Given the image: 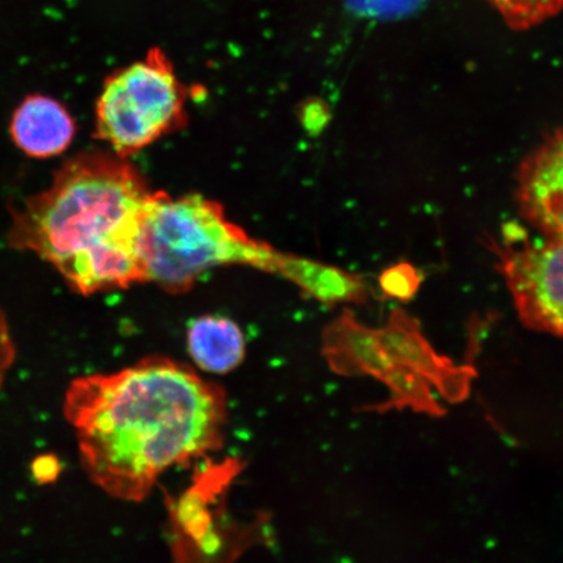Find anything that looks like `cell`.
Here are the masks:
<instances>
[{
    "label": "cell",
    "instance_id": "8",
    "mask_svg": "<svg viewBox=\"0 0 563 563\" xmlns=\"http://www.w3.org/2000/svg\"><path fill=\"white\" fill-rule=\"evenodd\" d=\"M75 131L66 106L44 95L27 96L12 115L13 143L34 158H51L66 152Z\"/></svg>",
    "mask_w": 563,
    "mask_h": 563
},
{
    "label": "cell",
    "instance_id": "7",
    "mask_svg": "<svg viewBox=\"0 0 563 563\" xmlns=\"http://www.w3.org/2000/svg\"><path fill=\"white\" fill-rule=\"evenodd\" d=\"M516 197L531 227L549 241H563V126L520 164Z\"/></svg>",
    "mask_w": 563,
    "mask_h": 563
},
{
    "label": "cell",
    "instance_id": "4",
    "mask_svg": "<svg viewBox=\"0 0 563 563\" xmlns=\"http://www.w3.org/2000/svg\"><path fill=\"white\" fill-rule=\"evenodd\" d=\"M187 90L158 48L104 80L96 106V137L129 159L187 122Z\"/></svg>",
    "mask_w": 563,
    "mask_h": 563
},
{
    "label": "cell",
    "instance_id": "6",
    "mask_svg": "<svg viewBox=\"0 0 563 563\" xmlns=\"http://www.w3.org/2000/svg\"><path fill=\"white\" fill-rule=\"evenodd\" d=\"M377 335L394 364L417 373L449 402L460 404L470 396L476 371L439 355L422 334L418 320L404 309H394L386 325L377 329Z\"/></svg>",
    "mask_w": 563,
    "mask_h": 563
},
{
    "label": "cell",
    "instance_id": "9",
    "mask_svg": "<svg viewBox=\"0 0 563 563\" xmlns=\"http://www.w3.org/2000/svg\"><path fill=\"white\" fill-rule=\"evenodd\" d=\"M323 355L336 373L372 376L384 382L394 368L378 340L377 329L362 325L350 311L338 317L323 334Z\"/></svg>",
    "mask_w": 563,
    "mask_h": 563
},
{
    "label": "cell",
    "instance_id": "2",
    "mask_svg": "<svg viewBox=\"0 0 563 563\" xmlns=\"http://www.w3.org/2000/svg\"><path fill=\"white\" fill-rule=\"evenodd\" d=\"M153 194L129 159L77 154L45 191L11 209L7 239L53 265L76 292L129 288L145 282L140 243Z\"/></svg>",
    "mask_w": 563,
    "mask_h": 563
},
{
    "label": "cell",
    "instance_id": "12",
    "mask_svg": "<svg viewBox=\"0 0 563 563\" xmlns=\"http://www.w3.org/2000/svg\"><path fill=\"white\" fill-rule=\"evenodd\" d=\"M511 31L526 32L563 11V0H484Z\"/></svg>",
    "mask_w": 563,
    "mask_h": 563
},
{
    "label": "cell",
    "instance_id": "11",
    "mask_svg": "<svg viewBox=\"0 0 563 563\" xmlns=\"http://www.w3.org/2000/svg\"><path fill=\"white\" fill-rule=\"evenodd\" d=\"M383 383L389 387L391 398L384 405H379L378 410L410 407L415 411L424 412L434 418H440L446 412L434 399L431 385L410 369L396 364L387 373Z\"/></svg>",
    "mask_w": 563,
    "mask_h": 563
},
{
    "label": "cell",
    "instance_id": "14",
    "mask_svg": "<svg viewBox=\"0 0 563 563\" xmlns=\"http://www.w3.org/2000/svg\"><path fill=\"white\" fill-rule=\"evenodd\" d=\"M16 349L10 332L9 322L5 316L0 311V389H2L7 373L15 362Z\"/></svg>",
    "mask_w": 563,
    "mask_h": 563
},
{
    "label": "cell",
    "instance_id": "3",
    "mask_svg": "<svg viewBox=\"0 0 563 563\" xmlns=\"http://www.w3.org/2000/svg\"><path fill=\"white\" fill-rule=\"evenodd\" d=\"M144 280L172 294L187 292L216 266L255 267L292 282L323 302H364L369 288L358 274L273 249L231 222L220 203L200 195L154 192L140 243Z\"/></svg>",
    "mask_w": 563,
    "mask_h": 563
},
{
    "label": "cell",
    "instance_id": "10",
    "mask_svg": "<svg viewBox=\"0 0 563 563\" xmlns=\"http://www.w3.org/2000/svg\"><path fill=\"white\" fill-rule=\"evenodd\" d=\"M189 356L210 375H227L239 367L245 356L242 329L227 317L202 316L188 329Z\"/></svg>",
    "mask_w": 563,
    "mask_h": 563
},
{
    "label": "cell",
    "instance_id": "5",
    "mask_svg": "<svg viewBox=\"0 0 563 563\" xmlns=\"http://www.w3.org/2000/svg\"><path fill=\"white\" fill-rule=\"evenodd\" d=\"M497 269L527 328L563 336V241L530 243L523 229L506 224L488 239Z\"/></svg>",
    "mask_w": 563,
    "mask_h": 563
},
{
    "label": "cell",
    "instance_id": "13",
    "mask_svg": "<svg viewBox=\"0 0 563 563\" xmlns=\"http://www.w3.org/2000/svg\"><path fill=\"white\" fill-rule=\"evenodd\" d=\"M421 276L417 267L408 263H399L387 267L379 277L382 290L393 299L411 300L419 291Z\"/></svg>",
    "mask_w": 563,
    "mask_h": 563
},
{
    "label": "cell",
    "instance_id": "1",
    "mask_svg": "<svg viewBox=\"0 0 563 563\" xmlns=\"http://www.w3.org/2000/svg\"><path fill=\"white\" fill-rule=\"evenodd\" d=\"M63 413L90 481L111 497L141 503L166 471L222 448L228 398L188 365L151 356L74 379Z\"/></svg>",
    "mask_w": 563,
    "mask_h": 563
}]
</instances>
